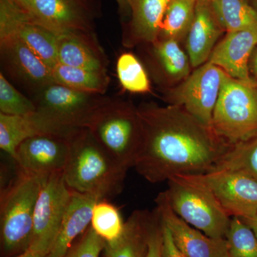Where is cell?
<instances>
[{"label":"cell","instance_id":"6da1fadb","mask_svg":"<svg viewBox=\"0 0 257 257\" xmlns=\"http://www.w3.org/2000/svg\"><path fill=\"white\" fill-rule=\"evenodd\" d=\"M138 109L143 142L134 168L150 183L210 172L231 146L180 106L143 104Z\"/></svg>","mask_w":257,"mask_h":257},{"label":"cell","instance_id":"7a4b0ae2","mask_svg":"<svg viewBox=\"0 0 257 257\" xmlns=\"http://www.w3.org/2000/svg\"><path fill=\"white\" fill-rule=\"evenodd\" d=\"M63 177L69 189L98 200L116 197L124 189L127 169L110 156L87 128L71 135Z\"/></svg>","mask_w":257,"mask_h":257},{"label":"cell","instance_id":"3957f363","mask_svg":"<svg viewBox=\"0 0 257 257\" xmlns=\"http://www.w3.org/2000/svg\"><path fill=\"white\" fill-rule=\"evenodd\" d=\"M41 183L42 179L18 169L16 177L2 187L0 235L4 257L16 256L30 248L35 205Z\"/></svg>","mask_w":257,"mask_h":257},{"label":"cell","instance_id":"277c9868","mask_svg":"<svg viewBox=\"0 0 257 257\" xmlns=\"http://www.w3.org/2000/svg\"><path fill=\"white\" fill-rule=\"evenodd\" d=\"M35 114L52 135L69 138L87 128L96 111L108 99L103 94L79 92L54 82L31 98Z\"/></svg>","mask_w":257,"mask_h":257},{"label":"cell","instance_id":"5b68a950","mask_svg":"<svg viewBox=\"0 0 257 257\" xmlns=\"http://www.w3.org/2000/svg\"><path fill=\"white\" fill-rule=\"evenodd\" d=\"M87 130L120 165L127 170L135 167L143 142L138 107L109 97L96 111Z\"/></svg>","mask_w":257,"mask_h":257},{"label":"cell","instance_id":"8992f818","mask_svg":"<svg viewBox=\"0 0 257 257\" xmlns=\"http://www.w3.org/2000/svg\"><path fill=\"white\" fill-rule=\"evenodd\" d=\"M162 192L172 211L187 224L214 239H225L231 217L204 184L187 175L167 181Z\"/></svg>","mask_w":257,"mask_h":257},{"label":"cell","instance_id":"52a82bcc","mask_svg":"<svg viewBox=\"0 0 257 257\" xmlns=\"http://www.w3.org/2000/svg\"><path fill=\"white\" fill-rule=\"evenodd\" d=\"M211 128L229 145L257 135V83L238 80L226 74L214 113Z\"/></svg>","mask_w":257,"mask_h":257},{"label":"cell","instance_id":"ba28073f","mask_svg":"<svg viewBox=\"0 0 257 257\" xmlns=\"http://www.w3.org/2000/svg\"><path fill=\"white\" fill-rule=\"evenodd\" d=\"M72 194V191L64 181L63 172L52 174L42 179L34 214L33 235L28 249L48 256Z\"/></svg>","mask_w":257,"mask_h":257},{"label":"cell","instance_id":"9c48e42d","mask_svg":"<svg viewBox=\"0 0 257 257\" xmlns=\"http://www.w3.org/2000/svg\"><path fill=\"white\" fill-rule=\"evenodd\" d=\"M226 72L207 62L177 87L167 92L170 104L180 106L203 124L211 127L213 113Z\"/></svg>","mask_w":257,"mask_h":257},{"label":"cell","instance_id":"30bf717a","mask_svg":"<svg viewBox=\"0 0 257 257\" xmlns=\"http://www.w3.org/2000/svg\"><path fill=\"white\" fill-rule=\"evenodd\" d=\"M187 176L205 185L231 218L257 215V182L251 177L227 170Z\"/></svg>","mask_w":257,"mask_h":257},{"label":"cell","instance_id":"8fae6325","mask_svg":"<svg viewBox=\"0 0 257 257\" xmlns=\"http://www.w3.org/2000/svg\"><path fill=\"white\" fill-rule=\"evenodd\" d=\"M0 36L17 37L51 69L58 63L57 35L11 0H0Z\"/></svg>","mask_w":257,"mask_h":257},{"label":"cell","instance_id":"7c38bea8","mask_svg":"<svg viewBox=\"0 0 257 257\" xmlns=\"http://www.w3.org/2000/svg\"><path fill=\"white\" fill-rule=\"evenodd\" d=\"M0 57L4 74H8L32 97L55 82L52 69L17 37L0 36Z\"/></svg>","mask_w":257,"mask_h":257},{"label":"cell","instance_id":"4fadbf2b","mask_svg":"<svg viewBox=\"0 0 257 257\" xmlns=\"http://www.w3.org/2000/svg\"><path fill=\"white\" fill-rule=\"evenodd\" d=\"M35 10L37 21L57 35L95 33L101 11L96 0H35Z\"/></svg>","mask_w":257,"mask_h":257},{"label":"cell","instance_id":"5bb4252c","mask_svg":"<svg viewBox=\"0 0 257 257\" xmlns=\"http://www.w3.org/2000/svg\"><path fill=\"white\" fill-rule=\"evenodd\" d=\"M69 138L42 134L23 142L13 159L19 170L43 179L63 172L69 151Z\"/></svg>","mask_w":257,"mask_h":257},{"label":"cell","instance_id":"9a60e30c","mask_svg":"<svg viewBox=\"0 0 257 257\" xmlns=\"http://www.w3.org/2000/svg\"><path fill=\"white\" fill-rule=\"evenodd\" d=\"M164 224L170 229L174 241L187 257H229L226 239H214L182 220L172 211L163 193L156 199Z\"/></svg>","mask_w":257,"mask_h":257},{"label":"cell","instance_id":"2e32d148","mask_svg":"<svg viewBox=\"0 0 257 257\" xmlns=\"http://www.w3.org/2000/svg\"><path fill=\"white\" fill-rule=\"evenodd\" d=\"M257 46V28L227 32L218 44L207 62L220 67L229 77L256 84L250 76L249 62Z\"/></svg>","mask_w":257,"mask_h":257},{"label":"cell","instance_id":"e0dca14e","mask_svg":"<svg viewBox=\"0 0 257 257\" xmlns=\"http://www.w3.org/2000/svg\"><path fill=\"white\" fill-rule=\"evenodd\" d=\"M172 0H127L131 20L124 28L122 44L131 47L158 40L166 11Z\"/></svg>","mask_w":257,"mask_h":257},{"label":"cell","instance_id":"ac0fdd59","mask_svg":"<svg viewBox=\"0 0 257 257\" xmlns=\"http://www.w3.org/2000/svg\"><path fill=\"white\" fill-rule=\"evenodd\" d=\"M58 63L106 72L108 59L95 33L66 32L57 35Z\"/></svg>","mask_w":257,"mask_h":257},{"label":"cell","instance_id":"d6986e66","mask_svg":"<svg viewBox=\"0 0 257 257\" xmlns=\"http://www.w3.org/2000/svg\"><path fill=\"white\" fill-rule=\"evenodd\" d=\"M224 31L211 2L198 0L194 20L186 37L187 55L192 67H200L207 62Z\"/></svg>","mask_w":257,"mask_h":257},{"label":"cell","instance_id":"ffe728a7","mask_svg":"<svg viewBox=\"0 0 257 257\" xmlns=\"http://www.w3.org/2000/svg\"><path fill=\"white\" fill-rule=\"evenodd\" d=\"M97 199L72 191L68 207L61 223L58 234L47 257H62L73 245L74 240L90 226L92 211Z\"/></svg>","mask_w":257,"mask_h":257},{"label":"cell","instance_id":"44dd1931","mask_svg":"<svg viewBox=\"0 0 257 257\" xmlns=\"http://www.w3.org/2000/svg\"><path fill=\"white\" fill-rule=\"evenodd\" d=\"M155 216L156 209L134 211L125 222L122 236L116 243H105L103 252L106 257H145Z\"/></svg>","mask_w":257,"mask_h":257},{"label":"cell","instance_id":"7402d4cb","mask_svg":"<svg viewBox=\"0 0 257 257\" xmlns=\"http://www.w3.org/2000/svg\"><path fill=\"white\" fill-rule=\"evenodd\" d=\"M178 41L159 39L151 45L152 67L158 77L170 82L184 81L190 74L189 56L182 50Z\"/></svg>","mask_w":257,"mask_h":257},{"label":"cell","instance_id":"603a6c76","mask_svg":"<svg viewBox=\"0 0 257 257\" xmlns=\"http://www.w3.org/2000/svg\"><path fill=\"white\" fill-rule=\"evenodd\" d=\"M47 134L33 114L14 116L0 113V149L14 159L23 142L35 135Z\"/></svg>","mask_w":257,"mask_h":257},{"label":"cell","instance_id":"cb8c5ba5","mask_svg":"<svg viewBox=\"0 0 257 257\" xmlns=\"http://www.w3.org/2000/svg\"><path fill=\"white\" fill-rule=\"evenodd\" d=\"M52 77L57 84L91 94H106L110 79L106 72L70 67L57 63L52 69Z\"/></svg>","mask_w":257,"mask_h":257},{"label":"cell","instance_id":"d4e9b609","mask_svg":"<svg viewBox=\"0 0 257 257\" xmlns=\"http://www.w3.org/2000/svg\"><path fill=\"white\" fill-rule=\"evenodd\" d=\"M211 5L224 31L257 28V12L249 0H212Z\"/></svg>","mask_w":257,"mask_h":257},{"label":"cell","instance_id":"484cf974","mask_svg":"<svg viewBox=\"0 0 257 257\" xmlns=\"http://www.w3.org/2000/svg\"><path fill=\"white\" fill-rule=\"evenodd\" d=\"M196 4L197 0H172L164 17L159 39L179 42L187 37L194 20Z\"/></svg>","mask_w":257,"mask_h":257},{"label":"cell","instance_id":"4316f807","mask_svg":"<svg viewBox=\"0 0 257 257\" xmlns=\"http://www.w3.org/2000/svg\"><path fill=\"white\" fill-rule=\"evenodd\" d=\"M239 172L257 182V135L231 145L214 170Z\"/></svg>","mask_w":257,"mask_h":257},{"label":"cell","instance_id":"83f0119b","mask_svg":"<svg viewBox=\"0 0 257 257\" xmlns=\"http://www.w3.org/2000/svg\"><path fill=\"white\" fill-rule=\"evenodd\" d=\"M106 200L97 201L94 204L90 226L106 243L111 244L122 236L126 221L118 208Z\"/></svg>","mask_w":257,"mask_h":257},{"label":"cell","instance_id":"f1b7e54d","mask_svg":"<svg viewBox=\"0 0 257 257\" xmlns=\"http://www.w3.org/2000/svg\"><path fill=\"white\" fill-rule=\"evenodd\" d=\"M116 74L120 84L128 92L143 94L151 90L150 78L143 64L130 52H124L116 61Z\"/></svg>","mask_w":257,"mask_h":257},{"label":"cell","instance_id":"f546056e","mask_svg":"<svg viewBox=\"0 0 257 257\" xmlns=\"http://www.w3.org/2000/svg\"><path fill=\"white\" fill-rule=\"evenodd\" d=\"M225 239L227 242L229 257H257L256 235L240 218H231Z\"/></svg>","mask_w":257,"mask_h":257},{"label":"cell","instance_id":"4dcf8cb0","mask_svg":"<svg viewBox=\"0 0 257 257\" xmlns=\"http://www.w3.org/2000/svg\"><path fill=\"white\" fill-rule=\"evenodd\" d=\"M35 102L24 95L8 80L3 72L0 73V113L14 116H28L36 111Z\"/></svg>","mask_w":257,"mask_h":257},{"label":"cell","instance_id":"1f68e13d","mask_svg":"<svg viewBox=\"0 0 257 257\" xmlns=\"http://www.w3.org/2000/svg\"><path fill=\"white\" fill-rule=\"evenodd\" d=\"M104 246L105 241L96 234L90 226L78 242L72 245L62 257H100Z\"/></svg>","mask_w":257,"mask_h":257},{"label":"cell","instance_id":"d6a6232c","mask_svg":"<svg viewBox=\"0 0 257 257\" xmlns=\"http://www.w3.org/2000/svg\"><path fill=\"white\" fill-rule=\"evenodd\" d=\"M155 209H156V216L149 236L145 257H162L163 221H162L160 211L157 207Z\"/></svg>","mask_w":257,"mask_h":257},{"label":"cell","instance_id":"836d02e7","mask_svg":"<svg viewBox=\"0 0 257 257\" xmlns=\"http://www.w3.org/2000/svg\"><path fill=\"white\" fill-rule=\"evenodd\" d=\"M162 257H187L177 246L170 229L164 222L162 227Z\"/></svg>","mask_w":257,"mask_h":257},{"label":"cell","instance_id":"e575fe53","mask_svg":"<svg viewBox=\"0 0 257 257\" xmlns=\"http://www.w3.org/2000/svg\"><path fill=\"white\" fill-rule=\"evenodd\" d=\"M20 9L31 15L36 20V10H35V0H11Z\"/></svg>","mask_w":257,"mask_h":257},{"label":"cell","instance_id":"d590c367","mask_svg":"<svg viewBox=\"0 0 257 257\" xmlns=\"http://www.w3.org/2000/svg\"><path fill=\"white\" fill-rule=\"evenodd\" d=\"M249 68L252 72L255 81L257 82V46L253 51L249 62Z\"/></svg>","mask_w":257,"mask_h":257},{"label":"cell","instance_id":"8d00e7d4","mask_svg":"<svg viewBox=\"0 0 257 257\" xmlns=\"http://www.w3.org/2000/svg\"><path fill=\"white\" fill-rule=\"evenodd\" d=\"M242 220L252 229L257 238V215L251 219H242Z\"/></svg>","mask_w":257,"mask_h":257},{"label":"cell","instance_id":"74e56055","mask_svg":"<svg viewBox=\"0 0 257 257\" xmlns=\"http://www.w3.org/2000/svg\"><path fill=\"white\" fill-rule=\"evenodd\" d=\"M13 257H46L40 253L35 252V251H31V250L28 249L27 251H24L23 253H20V254L16 255V256Z\"/></svg>","mask_w":257,"mask_h":257},{"label":"cell","instance_id":"f35d334b","mask_svg":"<svg viewBox=\"0 0 257 257\" xmlns=\"http://www.w3.org/2000/svg\"><path fill=\"white\" fill-rule=\"evenodd\" d=\"M116 3H117L119 9L122 10V12H126L128 10V7L127 4V0H115ZM130 11V10H128Z\"/></svg>","mask_w":257,"mask_h":257},{"label":"cell","instance_id":"ab89813d","mask_svg":"<svg viewBox=\"0 0 257 257\" xmlns=\"http://www.w3.org/2000/svg\"><path fill=\"white\" fill-rule=\"evenodd\" d=\"M250 3L257 12V0H249Z\"/></svg>","mask_w":257,"mask_h":257},{"label":"cell","instance_id":"60d3db41","mask_svg":"<svg viewBox=\"0 0 257 257\" xmlns=\"http://www.w3.org/2000/svg\"><path fill=\"white\" fill-rule=\"evenodd\" d=\"M198 1V0H197ZM202 1H207V2H211L212 0H202Z\"/></svg>","mask_w":257,"mask_h":257},{"label":"cell","instance_id":"b9f144b4","mask_svg":"<svg viewBox=\"0 0 257 257\" xmlns=\"http://www.w3.org/2000/svg\"><path fill=\"white\" fill-rule=\"evenodd\" d=\"M103 257H106V255L103 252Z\"/></svg>","mask_w":257,"mask_h":257}]
</instances>
